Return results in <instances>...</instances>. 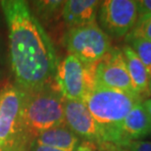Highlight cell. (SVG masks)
Masks as SVG:
<instances>
[{
  "mask_svg": "<svg viewBox=\"0 0 151 151\" xmlns=\"http://www.w3.org/2000/svg\"><path fill=\"white\" fill-rule=\"evenodd\" d=\"M9 37L11 70L25 92L54 84L59 60L53 42L32 13L27 1L0 2Z\"/></svg>",
  "mask_w": 151,
  "mask_h": 151,
  "instance_id": "1",
  "label": "cell"
},
{
  "mask_svg": "<svg viewBox=\"0 0 151 151\" xmlns=\"http://www.w3.org/2000/svg\"><path fill=\"white\" fill-rule=\"evenodd\" d=\"M140 101V96L121 90L108 88L95 83L83 103L101 131L104 143L123 147L125 138L123 124L132 108Z\"/></svg>",
  "mask_w": 151,
  "mask_h": 151,
  "instance_id": "2",
  "label": "cell"
},
{
  "mask_svg": "<svg viewBox=\"0 0 151 151\" xmlns=\"http://www.w3.org/2000/svg\"><path fill=\"white\" fill-rule=\"evenodd\" d=\"M64 101L54 84L25 92L24 123L32 142L40 132L65 125Z\"/></svg>",
  "mask_w": 151,
  "mask_h": 151,
  "instance_id": "3",
  "label": "cell"
},
{
  "mask_svg": "<svg viewBox=\"0 0 151 151\" xmlns=\"http://www.w3.org/2000/svg\"><path fill=\"white\" fill-rule=\"evenodd\" d=\"M25 91L15 83L0 90V146L8 151H29L32 140L24 123Z\"/></svg>",
  "mask_w": 151,
  "mask_h": 151,
  "instance_id": "4",
  "label": "cell"
},
{
  "mask_svg": "<svg viewBox=\"0 0 151 151\" xmlns=\"http://www.w3.org/2000/svg\"><path fill=\"white\" fill-rule=\"evenodd\" d=\"M95 67L68 54L59 62L54 86L65 100L83 102L95 86Z\"/></svg>",
  "mask_w": 151,
  "mask_h": 151,
  "instance_id": "5",
  "label": "cell"
},
{
  "mask_svg": "<svg viewBox=\"0 0 151 151\" xmlns=\"http://www.w3.org/2000/svg\"><path fill=\"white\" fill-rule=\"evenodd\" d=\"M63 44L69 54L89 66H96L112 49L110 37L97 23L69 29L63 35Z\"/></svg>",
  "mask_w": 151,
  "mask_h": 151,
  "instance_id": "6",
  "label": "cell"
},
{
  "mask_svg": "<svg viewBox=\"0 0 151 151\" xmlns=\"http://www.w3.org/2000/svg\"><path fill=\"white\" fill-rule=\"evenodd\" d=\"M99 27L108 37L121 38L127 37L137 21V1L106 0L98 8Z\"/></svg>",
  "mask_w": 151,
  "mask_h": 151,
  "instance_id": "7",
  "label": "cell"
},
{
  "mask_svg": "<svg viewBox=\"0 0 151 151\" xmlns=\"http://www.w3.org/2000/svg\"><path fill=\"white\" fill-rule=\"evenodd\" d=\"M95 83L108 88L137 94L132 86L122 49L117 47H112L97 63L95 67Z\"/></svg>",
  "mask_w": 151,
  "mask_h": 151,
  "instance_id": "8",
  "label": "cell"
},
{
  "mask_svg": "<svg viewBox=\"0 0 151 151\" xmlns=\"http://www.w3.org/2000/svg\"><path fill=\"white\" fill-rule=\"evenodd\" d=\"M65 124L72 132L86 142L103 144L101 131L81 101H64Z\"/></svg>",
  "mask_w": 151,
  "mask_h": 151,
  "instance_id": "9",
  "label": "cell"
},
{
  "mask_svg": "<svg viewBox=\"0 0 151 151\" xmlns=\"http://www.w3.org/2000/svg\"><path fill=\"white\" fill-rule=\"evenodd\" d=\"M101 1L96 0H68L62 10V19L69 29L96 23Z\"/></svg>",
  "mask_w": 151,
  "mask_h": 151,
  "instance_id": "10",
  "label": "cell"
},
{
  "mask_svg": "<svg viewBox=\"0 0 151 151\" xmlns=\"http://www.w3.org/2000/svg\"><path fill=\"white\" fill-rule=\"evenodd\" d=\"M32 142L62 151H75L81 144V140L65 124L40 132Z\"/></svg>",
  "mask_w": 151,
  "mask_h": 151,
  "instance_id": "11",
  "label": "cell"
},
{
  "mask_svg": "<svg viewBox=\"0 0 151 151\" xmlns=\"http://www.w3.org/2000/svg\"><path fill=\"white\" fill-rule=\"evenodd\" d=\"M123 134L125 145L129 141L151 135V125L142 101L135 104L127 115L123 124Z\"/></svg>",
  "mask_w": 151,
  "mask_h": 151,
  "instance_id": "12",
  "label": "cell"
},
{
  "mask_svg": "<svg viewBox=\"0 0 151 151\" xmlns=\"http://www.w3.org/2000/svg\"><path fill=\"white\" fill-rule=\"evenodd\" d=\"M122 52L124 54V57H125L127 68H128L129 75L134 91L141 98L149 96L148 86L150 78L147 74L146 68L144 67L143 63L140 61V59L137 57L134 51L128 44L123 46Z\"/></svg>",
  "mask_w": 151,
  "mask_h": 151,
  "instance_id": "13",
  "label": "cell"
},
{
  "mask_svg": "<svg viewBox=\"0 0 151 151\" xmlns=\"http://www.w3.org/2000/svg\"><path fill=\"white\" fill-rule=\"evenodd\" d=\"M65 1L61 0H39L31 3L32 13L37 17L38 22L43 27L49 25L57 20L59 16L62 17V10Z\"/></svg>",
  "mask_w": 151,
  "mask_h": 151,
  "instance_id": "14",
  "label": "cell"
},
{
  "mask_svg": "<svg viewBox=\"0 0 151 151\" xmlns=\"http://www.w3.org/2000/svg\"><path fill=\"white\" fill-rule=\"evenodd\" d=\"M127 44L134 51L140 61L146 68L151 80V40L144 38H128L126 39Z\"/></svg>",
  "mask_w": 151,
  "mask_h": 151,
  "instance_id": "15",
  "label": "cell"
},
{
  "mask_svg": "<svg viewBox=\"0 0 151 151\" xmlns=\"http://www.w3.org/2000/svg\"><path fill=\"white\" fill-rule=\"evenodd\" d=\"M137 37L151 40V14L138 17L134 27L126 37V39Z\"/></svg>",
  "mask_w": 151,
  "mask_h": 151,
  "instance_id": "16",
  "label": "cell"
},
{
  "mask_svg": "<svg viewBox=\"0 0 151 151\" xmlns=\"http://www.w3.org/2000/svg\"><path fill=\"white\" fill-rule=\"evenodd\" d=\"M128 151H151V141L132 140L123 147Z\"/></svg>",
  "mask_w": 151,
  "mask_h": 151,
  "instance_id": "17",
  "label": "cell"
},
{
  "mask_svg": "<svg viewBox=\"0 0 151 151\" xmlns=\"http://www.w3.org/2000/svg\"><path fill=\"white\" fill-rule=\"evenodd\" d=\"M138 17L151 14V0H139L137 1Z\"/></svg>",
  "mask_w": 151,
  "mask_h": 151,
  "instance_id": "18",
  "label": "cell"
},
{
  "mask_svg": "<svg viewBox=\"0 0 151 151\" xmlns=\"http://www.w3.org/2000/svg\"><path fill=\"white\" fill-rule=\"evenodd\" d=\"M29 151H62V150L53 148V147L46 146V145H40V144H37V143L32 142L31 144V147H29Z\"/></svg>",
  "mask_w": 151,
  "mask_h": 151,
  "instance_id": "19",
  "label": "cell"
},
{
  "mask_svg": "<svg viewBox=\"0 0 151 151\" xmlns=\"http://www.w3.org/2000/svg\"><path fill=\"white\" fill-rule=\"evenodd\" d=\"M75 151H96V149H95L94 144L90 143V142H86H86L81 143Z\"/></svg>",
  "mask_w": 151,
  "mask_h": 151,
  "instance_id": "20",
  "label": "cell"
},
{
  "mask_svg": "<svg viewBox=\"0 0 151 151\" xmlns=\"http://www.w3.org/2000/svg\"><path fill=\"white\" fill-rule=\"evenodd\" d=\"M142 103H143L144 108H145V111L147 113V116H148V119L151 125V98H147L145 100H143Z\"/></svg>",
  "mask_w": 151,
  "mask_h": 151,
  "instance_id": "21",
  "label": "cell"
},
{
  "mask_svg": "<svg viewBox=\"0 0 151 151\" xmlns=\"http://www.w3.org/2000/svg\"><path fill=\"white\" fill-rule=\"evenodd\" d=\"M148 91H149V96H151V80L149 81V86H148Z\"/></svg>",
  "mask_w": 151,
  "mask_h": 151,
  "instance_id": "22",
  "label": "cell"
},
{
  "mask_svg": "<svg viewBox=\"0 0 151 151\" xmlns=\"http://www.w3.org/2000/svg\"><path fill=\"white\" fill-rule=\"evenodd\" d=\"M0 151H8V150H7V149H5L4 147H1V146H0Z\"/></svg>",
  "mask_w": 151,
  "mask_h": 151,
  "instance_id": "23",
  "label": "cell"
},
{
  "mask_svg": "<svg viewBox=\"0 0 151 151\" xmlns=\"http://www.w3.org/2000/svg\"><path fill=\"white\" fill-rule=\"evenodd\" d=\"M106 151H113V150H106Z\"/></svg>",
  "mask_w": 151,
  "mask_h": 151,
  "instance_id": "24",
  "label": "cell"
},
{
  "mask_svg": "<svg viewBox=\"0 0 151 151\" xmlns=\"http://www.w3.org/2000/svg\"><path fill=\"white\" fill-rule=\"evenodd\" d=\"M0 60H1V59H0Z\"/></svg>",
  "mask_w": 151,
  "mask_h": 151,
  "instance_id": "25",
  "label": "cell"
}]
</instances>
